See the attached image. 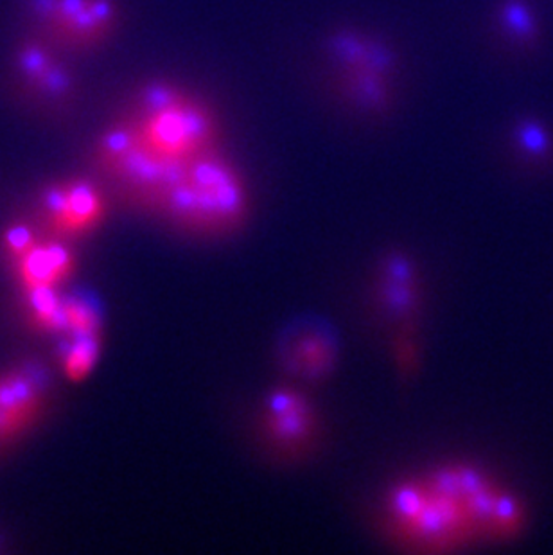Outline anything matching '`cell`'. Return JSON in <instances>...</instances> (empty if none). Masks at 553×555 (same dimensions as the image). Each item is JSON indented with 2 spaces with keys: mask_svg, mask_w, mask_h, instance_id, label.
Returning a JSON list of instances; mask_svg holds the SVG:
<instances>
[{
  "mask_svg": "<svg viewBox=\"0 0 553 555\" xmlns=\"http://www.w3.org/2000/svg\"><path fill=\"white\" fill-rule=\"evenodd\" d=\"M63 320L74 336L100 335V317L83 300H63Z\"/></svg>",
  "mask_w": 553,
  "mask_h": 555,
  "instance_id": "13",
  "label": "cell"
},
{
  "mask_svg": "<svg viewBox=\"0 0 553 555\" xmlns=\"http://www.w3.org/2000/svg\"><path fill=\"white\" fill-rule=\"evenodd\" d=\"M327 53L350 105L360 111H387L396 73V56L387 43L366 33L339 29L330 38Z\"/></svg>",
  "mask_w": 553,
  "mask_h": 555,
  "instance_id": "3",
  "label": "cell"
},
{
  "mask_svg": "<svg viewBox=\"0 0 553 555\" xmlns=\"http://www.w3.org/2000/svg\"><path fill=\"white\" fill-rule=\"evenodd\" d=\"M31 305L33 320L43 330H65L63 320V300L57 297L54 288H38L27 292Z\"/></svg>",
  "mask_w": 553,
  "mask_h": 555,
  "instance_id": "12",
  "label": "cell"
},
{
  "mask_svg": "<svg viewBox=\"0 0 553 555\" xmlns=\"http://www.w3.org/2000/svg\"><path fill=\"white\" fill-rule=\"evenodd\" d=\"M13 67L22 89L40 105L53 111L73 108L78 98V81L63 60V51L38 35L16 46Z\"/></svg>",
  "mask_w": 553,
  "mask_h": 555,
  "instance_id": "6",
  "label": "cell"
},
{
  "mask_svg": "<svg viewBox=\"0 0 553 555\" xmlns=\"http://www.w3.org/2000/svg\"><path fill=\"white\" fill-rule=\"evenodd\" d=\"M100 358V335L74 336L73 346L68 347L63 371L70 382H83L89 376Z\"/></svg>",
  "mask_w": 553,
  "mask_h": 555,
  "instance_id": "11",
  "label": "cell"
},
{
  "mask_svg": "<svg viewBox=\"0 0 553 555\" xmlns=\"http://www.w3.org/2000/svg\"><path fill=\"white\" fill-rule=\"evenodd\" d=\"M268 431L281 444H300L313 428L308 401L293 390H276L268 401Z\"/></svg>",
  "mask_w": 553,
  "mask_h": 555,
  "instance_id": "9",
  "label": "cell"
},
{
  "mask_svg": "<svg viewBox=\"0 0 553 555\" xmlns=\"http://www.w3.org/2000/svg\"><path fill=\"white\" fill-rule=\"evenodd\" d=\"M246 202V188L237 169L216 150L178 171L160 207L185 225L221 229L241 220Z\"/></svg>",
  "mask_w": 553,
  "mask_h": 555,
  "instance_id": "2",
  "label": "cell"
},
{
  "mask_svg": "<svg viewBox=\"0 0 553 555\" xmlns=\"http://www.w3.org/2000/svg\"><path fill=\"white\" fill-rule=\"evenodd\" d=\"M297 363L304 371H313L319 374L322 369L330 365V349L320 344L319 338H311L308 344H300L297 349Z\"/></svg>",
  "mask_w": 553,
  "mask_h": 555,
  "instance_id": "14",
  "label": "cell"
},
{
  "mask_svg": "<svg viewBox=\"0 0 553 555\" xmlns=\"http://www.w3.org/2000/svg\"><path fill=\"white\" fill-rule=\"evenodd\" d=\"M38 37L63 53H90L103 48L119 27L115 0H26Z\"/></svg>",
  "mask_w": 553,
  "mask_h": 555,
  "instance_id": "4",
  "label": "cell"
},
{
  "mask_svg": "<svg viewBox=\"0 0 553 555\" xmlns=\"http://www.w3.org/2000/svg\"><path fill=\"white\" fill-rule=\"evenodd\" d=\"M49 223L65 237L83 236L105 218V196L89 180L51 185L43 194Z\"/></svg>",
  "mask_w": 553,
  "mask_h": 555,
  "instance_id": "7",
  "label": "cell"
},
{
  "mask_svg": "<svg viewBox=\"0 0 553 555\" xmlns=\"http://www.w3.org/2000/svg\"><path fill=\"white\" fill-rule=\"evenodd\" d=\"M95 157L101 168L131 193L157 205L183 168L155 155L125 117L101 133L95 144Z\"/></svg>",
  "mask_w": 553,
  "mask_h": 555,
  "instance_id": "5",
  "label": "cell"
},
{
  "mask_svg": "<svg viewBox=\"0 0 553 555\" xmlns=\"http://www.w3.org/2000/svg\"><path fill=\"white\" fill-rule=\"evenodd\" d=\"M74 272V257L63 245H35L18 259V275L27 292L56 288Z\"/></svg>",
  "mask_w": 553,
  "mask_h": 555,
  "instance_id": "10",
  "label": "cell"
},
{
  "mask_svg": "<svg viewBox=\"0 0 553 555\" xmlns=\"http://www.w3.org/2000/svg\"><path fill=\"white\" fill-rule=\"evenodd\" d=\"M42 403L38 383L24 372L0 377V439H13L37 417Z\"/></svg>",
  "mask_w": 553,
  "mask_h": 555,
  "instance_id": "8",
  "label": "cell"
},
{
  "mask_svg": "<svg viewBox=\"0 0 553 555\" xmlns=\"http://www.w3.org/2000/svg\"><path fill=\"white\" fill-rule=\"evenodd\" d=\"M35 245H37L35 234H33L27 227H13V229L5 234V248H8L11 256L15 257L16 261H18L22 256H26L27 251L31 250Z\"/></svg>",
  "mask_w": 553,
  "mask_h": 555,
  "instance_id": "15",
  "label": "cell"
},
{
  "mask_svg": "<svg viewBox=\"0 0 553 555\" xmlns=\"http://www.w3.org/2000/svg\"><path fill=\"white\" fill-rule=\"evenodd\" d=\"M125 117L155 155L172 166L218 150V119L198 95L169 81L137 90Z\"/></svg>",
  "mask_w": 553,
  "mask_h": 555,
  "instance_id": "1",
  "label": "cell"
},
{
  "mask_svg": "<svg viewBox=\"0 0 553 555\" xmlns=\"http://www.w3.org/2000/svg\"><path fill=\"white\" fill-rule=\"evenodd\" d=\"M519 142H522L523 150L532 157L549 155V139L539 126H523V130L519 131Z\"/></svg>",
  "mask_w": 553,
  "mask_h": 555,
  "instance_id": "16",
  "label": "cell"
}]
</instances>
